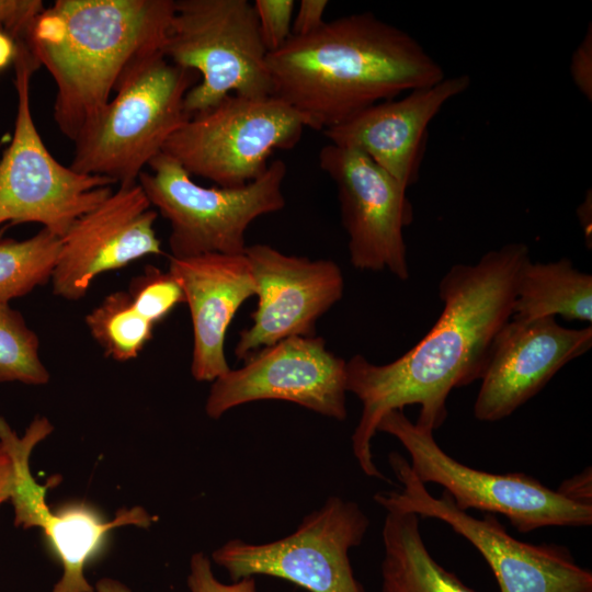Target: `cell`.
Returning <instances> with one entry per match:
<instances>
[{"instance_id": "obj_1", "label": "cell", "mask_w": 592, "mask_h": 592, "mask_svg": "<svg viewBox=\"0 0 592 592\" xmlns=\"http://www.w3.org/2000/svg\"><path fill=\"white\" fill-rule=\"evenodd\" d=\"M530 259L525 243L511 242L475 264L453 265L439 284L443 310L413 348L387 364L361 354L346 362V390L362 402L352 451L366 476L387 479L372 453L387 412L418 405L415 424L434 432L447 418L451 391L481 378L494 340L512 317L519 273Z\"/></svg>"}, {"instance_id": "obj_2", "label": "cell", "mask_w": 592, "mask_h": 592, "mask_svg": "<svg viewBox=\"0 0 592 592\" xmlns=\"http://www.w3.org/2000/svg\"><path fill=\"white\" fill-rule=\"evenodd\" d=\"M267 67L273 96L301 113L308 128L321 132L446 77L412 35L371 12L291 36L267 54Z\"/></svg>"}, {"instance_id": "obj_3", "label": "cell", "mask_w": 592, "mask_h": 592, "mask_svg": "<svg viewBox=\"0 0 592 592\" xmlns=\"http://www.w3.org/2000/svg\"><path fill=\"white\" fill-rule=\"evenodd\" d=\"M174 0H56L22 38L50 73L53 117L73 141L136 62L163 54Z\"/></svg>"}, {"instance_id": "obj_4", "label": "cell", "mask_w": 592, "mask_h": 592, "mask_svg": "<svg viewBox=\"0 0 592 592\" xmlns=\"http://www.w3.org/2000/svg\"><path fill=\"white\" fill-rule=\"evenodd\" d=\"M200 81L194 71L157 54L122 77L115 95L73 140L70 168L126 186L137 183L167 140L189 119L184 98Z\"/></svg>"}, {"instance_id": "obj_5", "label": "cell", "mask_w": 592, "mask_h": 592, "mask_svg": "<svg viewBox=\"0 0 592 592\" xmlns=\"http://www.w3.org/2000/svg\"><path fill=\"white\" fill-rule=\"evenodd\" d=\"M267 54L250 1L174 0L163 56L200 76L184 98L189 116L229 94L272 96Z\"/></svg>"}, {"instance_id": "obj_6", "label": "cell", "mask_w": 592, "mask_h": 592, "mask_svg": "<svg viewBox=\"0 0 592 592\" xmlns=\"http://www.w3.org/2000/svg\"><path fill=\"white\" fill-rule=\"evenodd\" d=\"M148 168L137 182L151 206L170 224L172 258L243 254L250 224L285 206L282 187L287 168L281 159L271 161L260 178L240 187L202 186L164 152Z\"/></svg>"}, {"instance_id": "obj_7", "label": "cell", "mask_w": 592, "mask_h": 592, "mask_svg": "<svg viewBox=\"0 0 592 592\" xmlns=\"http://www.w3.org/2000/svg\"><path fill=\"white\" fill-rule=\"evenodd\" d=\"M18 107L14 134L0 159V226L36 223L61 238L103 202L114 184L57 161L45 146L31 109V79L41 67L23 39L13 60Z\"/></svg>"}, {"instance_id": "obj_8", "label": "cell", "mask_w": 592, "mask_h": 592, "mask_svg": "<svg viewBox=\"0 0 592 592\" xmlns=\"http://www.w3.org/2000/svg\"><path fill=\"white\" fill-rule=\"evenodd\" d=\"M308 128L306 117L275 96L229 94L198 112L167 140L162 152L192 177L221 187L260 178L276 150L295 147Z\"/></svg>"}, {"instance_id": "obj_9", "label": "cell", "mask_w": 592, "mask_h": 592, "mask_svg": "<svg viewBox=\"0 0 592 592\" xmlns=\"http://www.w3.org/2000/svg\"><path fill=\"white\" fill-rule=\"evenodd\" d=\"M377 432L396 437L410 457V468L423 482L440 485L455 505L500 514L522 533L549 526L592 524V503L574 500L523 473L493 474L453 458L436 443L433 432L412 422L403 410L387 412Z\"/></svg>"}, {"instance_id": "obj_10", "label": "cell", "mask_w": 592, "mask_h": 592, "mask_svg": "<svg viewBox=\"0 0 592 592\" xmlns=\"http://www.w3.org/2000/svg\"><path fill=\"white\" fill-rule=\"evenodd\" d=\"M401 487L375 493L386 511H402L440 520L466 538L485 558L500 592H592V572L557 544H530L511 536L494 514L482 519L458 509L445 490L432 496L398 452L388 455Z\"/></svg>"}, {"instance_id": "obj_11", "label": "cell", "mask_w": 592, "mask_h": 592, "mask_svg": "<svg viewBox=\"0 0 592 592\" xmlns=\"http://www.w3.org/2000/svg\"><path fill=\"white\" fill-rule=\"evenodd\" d=\"M368 527L369 519L355 501L331 496L289 535L260 544L232 538L210 559L232 581L269 576L309 592H365L349 554L362 544Z\"/></svg>"}, {"instance_id": "obj_12", "label": "cell", "mask_w": 592, "mask_h": 592, "mask_svg": "<svg viewBox=\"0 0 592 592\" xmlns=\"http://www.w3.org/2000/svg\"><path fill=\"white\" fill-rule=\"evenodd\" d=\"M216 378L205 412L214 420L238 406L283 400L328 418H346V362L320 337H291L263 348Z\"/></svg>"}, {"instance_id": "obj_13", "label": "cell", "mask_w": 592, "mask_h": 592, "mask_svg": "<svg viewBox=\"0 0 592 592\" xmlns=\"http://www.w3.org/2000/svg\"><path fill=\"white\" fill-rule=\"evenodd\" d=\"M45 417H36L25 433L19 436L0 417V442L9 451L15 467V480L10 501L14 509V525L43 531L56 553L62 573L52 592H93L84 574L87 563L100 550L109 532L125 525L148 527L152 516L141 506L119 509L111 521H104L92 508L81 503L53 512L46 503L48 489L57 478L39 485L30 468L35 446L53 432Z\"/></svg>"}, {"instance_id": "obj_14", "label": "cell", "mask_w": 592, "mask_h": 592, "mask_svg": "<svg viewBox=\"0 0 592 592\" xmlns=\"http://www.w3.org/2000/svg\"><path fill=\"white\" fill-rule=\"evenodd\" d=\"M319 166L337 186L352 265L406 281L403 229L413 220L407 187L354 148L329 143L319 151Z\"/></svg>"}, {"instance_id": "obj_15", "label": "cell", "mask_w": 592, "mask_h": 592, "mask_svg": "<svg viewBox=\"0 0 592 592\" xmlns=\"http://www.w3.org/2000/svg\"><path fill=\"white\" fill-rule=\"evenodd\" d=\"M255 283L252 323L240 331L237 358L291 337H312L317 320L342 298L344 278L332 260L285 254L257 243L244 250Z\"/></svg>"}, {"instance_id": "obj_16", "label": "cell", "mask_w": 592, "mask_h": 592, "mask_svg": "<svg viewBox=\"0 0 592 592\" xmlns=\"http://www.w3.org/2000/svg\"><path fill=\"white\" fill-rule=\"evenodd\" d=\"M152 208L139 183L118 186L79 217L64 237L52 275L53 293L68 300L86 296L100 274L160 254Z\"/></svg>"}, {"instance_id": "obj_17", "label": "cell", "mask_w": 592, "mask_h": 592, "mask_svg": "<svg viewBox=\"0 0 592 592\" xmlns=\"http://www.w3.org/2000/svg\"><path fill=\"white\" fill-rule=\"evenodd\" d=\"M591 345V326L566 328L555 317L511 318L497 335L480 378L475 418L494 422L511 415Z\"/></svg>"}, {"instance_id": "obj_18", "label": "cell", "mask_w": 592, "mask_h": 592, "mask_svg": "<svg viewBox=\"0 0 592 592\" xmlns=\"http://www.w3.org/2000/svg\"><path fill=\"white\" fill-rule=\"evenodd\" d=\"M469 86L468 75L445 77L400 99L376 103L322 133L331 144L363 152L408 189L419 179L430 123Z\"/></svg>"}, {"instance_id": "obj_19", "label": "cell", "mask_w": 592, "mask_h": 592, "mask_svg": "<svg viewBox=\"0 0 592 592\" xmlns=\"http://www.w3.org/2000/svg\"><path fill=\"white\" fill-rule=\"evenodd\" d=\"M168 271L182 287L190 309L191 374L197 382H214L230 369L225 355L228 327L240 306L255 295L249 261L244 253L170 257Z\"/></svg>"}, {"instance_id": "obj_20", "label": "cell", "mask_w": 592, "mask_h": 592, "mask_svg": "<svg viewBox=\"0 0 592 592\" xmlns=\"http://www.w3.org/2000/svg\"><path fill=\"white\" fill-rule=\"evenodd\" d=\"M386 512L382 530V592H477L432 557L417 514Z\"/></svg>"}, {"instance_id": "obj_21", "label": "cell", "mask_w": 592, "mask_h": 592, "mask_svg": "<svg viewBox=\"0 0 592 592\" xmlns=\"http://www.w3.org/2000/svg\"><path fill=\"white\" fill-rule=\"evenodd\" d=\"M561 316L592 321V275L561 258L551 262L527 260L519 273L512 319L531 320Z\"/></svg>"}, {"instance_id": "obj_22", "label": "cell", "mask_w": 592, "mask_h": 592, "mask_svg": "<svg viewBox=\"0 0 592 592\" xmlns=\"http://www.w3.org/2000/svg\"><path fill=\"white\" fill-rule=\"evenodd\" d=\"M86 325L104 354L118 362L136 358L155 328L136 310L127 291L105 296L86 316Z\"/></svg>"}, {"instance_id": "obj_23", "label": "cell", "mask_w": 592, "mask_h": 592, "mask_svg": "<svg viewBox=\"0 0 592 592\" xmlns=\"http://www.w3.org/2000/svg\"><path fill=\"white\" fill-rule=\"evenodd\" d=\"M60 238L42 228L25 240L0 241V303L25 296L50 281Z\"/></svg>"}, {"instance_id": "obj_24", "label": "cell", "mask_w": 592, "mask_h": 592, "mask_svg": "<svg viewBox=\"0 0 592 592\" xmlns=\"http://www.w3.org/2000/svg\"><path fill=\"white\" fill-rule=\"evenodd\" d=\"M49 372L39 356V340L18 311L0 303V383L45 385Z\"/></svg>"}, {"instance_id": "obj_25", "label": "cell", "mask_w": 592, "mask_h": 592, "mask_svg": "<svg viewBox=\"0 0 592 592\" xmlns=\"http://www.w3.org/2000/svg\"><path fill=\"white\" fill-rule=\"evenodd\" d=\"M127 293L136 310L155 326L179 304L185 303L177 278L153 265H147L130 281Z\"/></svg>"}, {"instance_id": "obj_26", "label": "cell", "mask_w": 592, "mask_h": 592, "mask_svg": "<svg viewBox=\"0 0 592 592\" xmlns=\"http://www.w3.org/2000/svg\"><path fill=\"white\" fill-rule=\"evenodd\" d=\"M253 7L259 31L267 53L281 48L292 36L293 0H257Z\"/></svg>"}, {"instance_id": "obj_27", "label": "cell", "mask_w": 592, "mask_h": 592, "mask_svg": "<svg viewBox=\"0 0 592 592\" xmlns=\"http://www.w3.org/2000/svg\"><path fill=\"white\" fill-rule=\"evenodd\" d=\"M186 584L190 592H260L255 577H243L231 583L219 581L214 574L212 559L204 553H194L190 559Z\"/></svg>"}, {"instance_id": "obj_28", "label": "cell", "mask_w": 592, "mask_h": 592, "mask_svg": "<svg viewBox=\"0 0 592 592\" xmlns=\"http://www.w3.org/2000/svg\"><path fill=\"white\" fill-rule=\"evenodd\" d=\"M44 8L41 0H0V31L15 42L22 39Z\"/></svg>"}, {"instance_id": "obj_29", "label": "cell", "mask_w": 592, "mask_h": 592, "mask_svg": "<svg viewBox=\"0 0 592 592\" xmlns=\"http://www.w3.org/2000/svg\"><path fill=\"white\" fill-rule=\"evenodd\" d=\"M571 78L580 92L592 100V29L591 24L584 37L572 54L570 61Z\"/></svg>"}, {"instance_id": "obj_30", "label": "cell", "mask_w": 592, "mask_h": 592, "mask_svg": "<svg viewBox=\"0 0 592 592\" xmlns=\"http://www.w3.org/2000/svg\"><path fill=\"white\" fill-rule=\"evenodd\" d=\"M327 7L326 0H301L292 22V36H306L317 31L325 23Z\"/></svg>"}, {"instance_id": "obj_31", "label": "cell", "mask_w": 592, "mask_h": 592, "mask_svg": "<svg viewBox=\"0 0 592 592\" xmlns=\"http://www.w3.org/2000/svg\"><path fill=\"white\" fill-rule=\"evenodd\" d=\"M563 494L583 502L592 503L591 470L576 475L558 488Z\"/></svg>"}, {"instance_id": "obj_32", "label": "cell", "mask_w": 592, "mask_h": 592, "mask_svg": "<svg viewBox=\"0 0 592 592\" xmlns=\"http://www.w3.org/2000/svg\"><path fill=\"white\" fill-rule=\"evenodd\" d=\"M15 480V467L12 456L0 442V504L10 500Z\"/></svg>"}, {"instance_id": "obj_33", "label": "cell", "mask_w": 592, "mask_h": 592, "mask_svg": "<svg viewBox=\"0 0 592 592\" xmlns=\"http://www.w3.org/2000/svg\"><path fill=\"white\" fill-rule=\"evenodd\" d=\"M577 215L579 224L581 225L584 234V239L589 248L592 242V195L591 190L587 192L583 202L577 208Z\"/></svg>"}, {"instance_id": "obj_34", "label": "cell", "mask_w": 592, "mask_h": 592, "mask_svg": "<svg viewBox=\"0 0 592 592\" xmlns=\"http://www.w3.org/2000/svg\"><path fill=\"white\" fill-rule=\"evenodd\" d=\"M16 42L3 31H0V69L14 60Z\"/></svg>"}, {"instance_id": "obj_35", "label": "cell", "mask_w": 592, "mask_h": 592, "mask_svg": "<svg viewBox=\"0 0 592 592\" xmlns=\"http://www.w3.org/2000/svg\"><path fill=\"white\" fill-rule=\"evenodd\" d=\"M93 592H132V590L114 578H101L94 584Z\"/></svg>"}]
</instances>
